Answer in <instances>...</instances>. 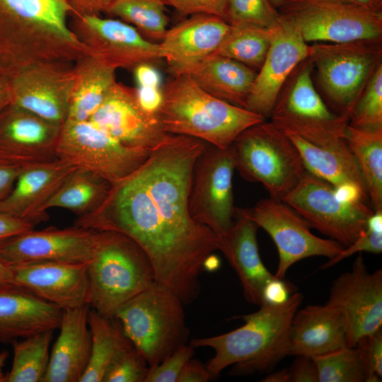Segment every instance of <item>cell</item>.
<instances>
[{"instance_id":"7c38bea8","label":"cell","mask_w":382,"mask_h":382,"mask_svg":"<svg viewBox=\"0 0 382 382\" xmlns=\"http://www.w3.org/2000/svg\"><path fill=\"white\" fill-rule=\"evenodd\" d=\"M235 170L229 148L222 149L207 143L193 168L188 197L190 214L195 221L212 230L221 241L234 222Z\"/></svg>"},{"instance_id":"f907efd6","label":"cell","mask_w":382,"mask_h":382,"mask_svg":"<svg viewBox=\"0 0 382 382\" xmlns=\"http://www.w3.org/2000/svg\"><path fill=\"white\" fill-rule=\"evenodd\" d=\"M212 378L206 366L191 358L183 366L177 382H207Z\"/></svg>"},{"instance_id":"11a10c76","label":"cell","mask_w":382,"mask_h":382,"mask_svg":"<svg viewBox=\"0 0 382 382\" xmlns=\"http://www.w3.org/2000/svg\"><path fill=\"white\" fill-rule=\"evenodd\" d=\"M368 10L381 11L382 0H340Z\"/></svg>"},{"instance_id":"816d5d0a","label":"cell","mask_w":382,"mask_h":382,"mask_svg":"<svg viewBox=\"0 0 382 382\" xmlns=\"http://www.w3.org/2000/svg\"><path fill=\"white\" fill-rule=\"evenodd\" d=\"M133 71L137 86L159 87L160 76L155 66L141 64L137 66Z\"/></svg>"},{"instance_id":"ac0fdd59","label":"cell","mask_w":382,"mask_h":382,"mask_svg":"<svg viewBox=\"0 0 382 382\" xmlns=\"http://www.w3.org/2000/svg\"><path fill=\"white\" fill-rule=\"evenodd\" d=\"M89 120L122 144L151 151L173 136L163 130L156 115L142 108L135 88L118 82Z\"/></svg>"},{"instance_id":"681fc988","label":"cell","mask_w":382,"mask_h":382,"mask_svg":"<svg viewBox=\"0 0 382 382\" xmlns=\"http://www.w3.org/2000/svg\"><path fill=\"white\" fill-rule=\"evenodd\" d=\"M135 90L142 108L149 113L156 115L162 101V91L160 87L137 86Z\"/></svg>"},{"instance_id":"6da1fadb","label":"cell","mask_w":382,"mask_h":382,"mask_svg":"<svg viewBox=\"0 0 382 382\" xmlns=\"http://www.w3.org/2000/svg\"><path fill=\"white\" fill-rule=\"evenodd\" d=\"M206 144L173 135L137 170L112 184L101 205L75 223L132 239L149 257L156 282L184 304L198 296L204 263L221 247L220 238L195 221L188 206L194 166Z\"/></svg>"},{"instance_id":"4dcf8cb0","label":"cell","mask_w":382,"mask_h":382,"mask_svg":"<svg viewBox=\"0 0 382 382\" xmlns=\"http://www.w3.org/2000/svg\"><path fill=\"white\" fill-rule=\"evenodd\" d=\"M91 335V355L80 382H102L114 360L133 345L125 335L120 325L112 322L90 307L88 316Z\"/></svg>"},{"instance_id":"d4e9b609","label":"cell","mask_w":382,"mask_h":382,"mask_svg":"<svg viewBox=\"0 0 382 382\" xmlns=\"http://www.w3.org/2000/svg\"><path fill=\"white\" fill-rule=\"evenodd\" d=\"M89 309L86 304L63 311L59 335L50 352L42 382H80L91 355Z\"/></svg>"},{"instance_id":"4fadbf2b","label":"cell","mask_w":382,"mask_h":382,"mask_svg":"<svg viewBox=\"0 0 382 382\" xmlns=\"http://www.w3.org/2000/svg\"><path fill=\"white\" fill-rule=\"evenodd\" d=\"M270 117L278 129L320 145L345 140L349 125V117L330 111L316 91L311 65L304 66L290 88L278 97Z\"/></svg>"},{"instance_id":"f6af8a7d","label":"cell","mask_w":382,"mask_h":382,"mask_svg":"<svg viewBox=\"0 0 382 382\" xmlns=\"http://www.w3.org/2000/svg\"><path fill=\"white\" fill-rule=\"evenodd\" d=\"M294 286L275 276L268 280L262 291V303L278 306L286 303L295 292ZM261 304V305H262Z\"/></svg>"},{"instance_id":"d6986e66","label":"cell","mask_w":382,"mask_h":382,"mask_svg":"<svg viewBox=\"0 0 382 382\" xmlns=\"http://www.w3.org/2000/svg\"><path fill=\"white\" fill-rule=\"evenodd\" d=\"M62 126L11 103L0 112V163L25 168L58 158Z\"/></svg>"},{"instance_id":"d590c367","label":"cell","mask_w":382,"mask_h":382,"mask_svg":"<svg viewBox=\"0 0 382 382\" xmlns=\"http://www.w3.org/2000/svg\"><path fill=\"white\" fill-rule=\"evenodd\" d=\"M107 14L134 26L146 39L159 43L168 30L162 0H115Z\"/></svg>"},{"instance_id":"cb8c5ba5","label":"cell","mask_w":382,"mask_h":382,"mask_svg":"<svg viewBox=\"0 0 382 382\" xmlns=\"http://www.w3.org/2000/svg\"><path fill=\"white\" fill-rule=\"evenodd\" d=\"M229 29L220 17L192 15L166 30L158 43L160 57L170 71L191 64L214 53Z\"/></svg>"},{"instance_id":"9a60e30c","label":"cell","mask_w":382,"mask_h":382,"mask_svg":"<svg viewBox=\"0 0 382 382\" xmlns=\"http://www.w3.org/2000/svg\"><path fill=\"white\" fill-rule=\"evenodd\" d=\"M325 304L340 314L347 345L355 347L361 338L381 328V269L369 272L359 253L351 270L335 279Z\"/></svg>"},{"instance_id":"ee69618b","label":"cell","mask_w":382,"mask_h":382,"mask_svg":"<svg viewBox=\"0 0 382 382\" xmlns=\"http://www.w3.org/2000/svg\"><path fill=\"white\" fill-rule=\"evenodd\" d=\"M228 0H162L166 6L174 8L184 15L208 14L226 21Z\"/></svg>"},{"instance_id":"4316f807","label":"cell","mask_w":382,"mask_h":382,"mask_svg":"<svg viewBox=\"0 0 382 382\" xmlns=\"http://www.w3.org/2000/svg\"><path fill=\"white\" fill-rule=\"evenodd\" d=\"M347 345L340 314L327 304L299 308L293 317L288 356L315 357Z\"/></svg>"},{"instance_id":"d6a6232c","label":"cell","mask_w":382,"mask_h":382,"mask_svg":"<svg viewBox=\"0 0 382 382\" xmlns=\"http://www.w3.org/2000/svg\"><path fill=\"white\" fill-rule=\"evenodd\" d=\"M345 140L361 171L373 209H382V127L348 125Z\"/></svg>"},{"instance_id":"f5cc1de1","label":"cell","mask_w":382,"mask_h":382,"mask_svg":"<svg viewBox=\"0 0 382 382\" xmlns=\"http://www.w3.org/2000/svg\"><path fill=\"white\" fill-rule=\"evenodd\" d=\"M23 168L0 163V201L11 191Z\"/></svg>"},{"instance_id":"5b68a950","label":"cell","mask_w":382,"mask_h":382,"mask_svg":"<svg viewBox=\"0 0 382 382\" xmlns=\"http://www.w3.org/2000/svg\"><path fill=\"white\" fill-rule=\"evenodd\" d=\"M183 304L172 290L156 282L116 312L114 318L149 367L186 344L189 330Z\"/></svg>"},{"instance_id":"1f68e13d","label":"cell","mask_w":382,"mask_h":382,"mask_svg":"<svg viewBox=\"0 0 382 382\" xmlns=\"http://www.w3.org/2000/svg\"><path fill=\"white\" fill-rule=\"evenodd\" d=\"M111 187L112 184L100 175L78 167L47 202L46 210L62 208L78 218L84 216L101 205Z\"/></svg>"},{"instance_id":"2e32d148","label":"cell","mask_w":382,"mask_h":382,"mask_svg":"<svg viewBox=\"0 0 382 382\" xmlns=\"http://www.w3.org/2000/svg\"><path fill=\"white\" fill-rule=\"evenodd\" d=\"M100 231L74 226L33 229L0 242V260L9 267L41 262L88 264Z\"/></svg>"},{"instance_id":"f35d334b","label":"cell","mask_w":382,"mask_h":382,"mask_svg":"<svg viewBox=\"0 0 382 382\" xmlns=\"http://www.w3.org/2000/svg\"><path fill=\"white\" fill-rule=\"evenodd\" d=\"M226 21L231 25L275 28L279 24V14L269 0H228Z\"/></svg>"},{"instance_id":"e0dca14e","label":"cell","mask_w":382,"mask_h":382,"mask_svg":"<svg viewBox=\"0 0 382 382\" xmlns=\"http://www.w3.org/2000/svg\"><path fill=\"white\" fill-rule=\"evenodd\" d=\"M74 62L50 61L27 66L8 78L11 103L54 124L67 120Z\"/></svg>"},{"instance_id":"7dc6e473","label":"cell","mask_w":382,"mask_h":382,"mask_svg":"<svg viewBox=\"0 0 382 382\" xmlns=\"http://www.w3.org/2000/svg\"><path fill=\"white\" fill-rule=\"evenodd\" d=\"M34 226L29 221L0 212V242L33 229Z\"/></svg>"},{"instance_id":"8d00e7d4","label":"cell","mask_w":382,"mask_h":382,"mask_svg":"<svg viewBox=\"0 0 382 382\" xmlns=\"http://www.w3.org/2000/svg\"><path fill=\"white\" fill-rule=\"evenodd\" d=\"M318 382H363L365 373L356 347H345L313 357Z\"/></svg>"},{"instance_id":"9c48e42d","label":"cell","mask_w":382,"mask_h":382,"mask_svg":"<svg viewBox=\"0 0 382 382\" xmlns=\"http://www.w3.org/2000/svg\"><path fill=\"white\" fill-rule=\"evenodd\" d=\"M379 40L317 42L309 57L320 82L340 114L349 116L368 81L381 63Z\"/></svg>"},{"instance_id":"c3c4849f","label":"cell","mask_w":382,"mask_h":382,"mask_svg":"<svg viewBox=\"0 0 382 382\" xmlns=\"http://www.w3.org/2000/svg\"><path fill=\"white\" fill-rule=\"evenodd\" d=\"M115 0H67L72 14L100 16L106 13Z\"/></svg>"},{"instance_id":"91938a15","label":"cell","mask_w":382,"mask_h":382,"mask_svg":"<svg viewBox=\"0 0 382 382\" xmlns=\"http://www.w3.org/2000/svg\"><path fill=\"white\" fill-rule=\"evenodd\" d=\"M277 9L280 8L286 0H269Z\"/></svg>"},{"instance_id":"b9f144b4","label":"cell","mask_w":382,"mask_h":382,"mask_svg":"<svg viewBox=\"0 0 382 382\" xmlns=\"http://www.w3.org/2000/svg\"><path fill=\"white\" fill-rule=\"evenodd\" d=\"M366 382H379L382 377V329L364 336L357 343Z\"/></svg>"},{"instance_id":"44dd1931","label":"cell","mask_w":382,"mask_h":382,"mask_svg":"<svg viewBox=\"0 0 382 382\" xmlns=\"http://www.w3.org/2000/svg\"><path fill=\"white\" fill-rule=\"evenodd\" d=\"M76 168L59 158L23 168L11 191L0 201V212L34 225L47 220V202Z\"/></svg>"},{"instance_id":"680465c9","label":"cell","mask_w":382,"mask_h":382,"mask_svg":"<svg viewBox=\"0 0 382 382\" xmlns=\"http://www.w3.org/2000/svg\"><path fill=\"white\" fill-rule=\"evenodd\" d=\"M8 355V354L6 351L0 352V382L5 381V376H4L2 374V368L5 364Z\"/></svg>"},{"instance_id":"6f0895ef","label":"cell","mask_w":382,"mask_h":382,"mask_svg":"<svg viewBox=\"0 0 382 382\" xmlns=\"http://www.w3.org/2000/svg\"><path fill=\"white\" fill-rule=\"evenodd\" d=\"M264 382H290L289 369H283L267 375L263 378Z\"/></svg>"},{"instance_id":"3957f363","label":"cell","mask_w":382,"mask_h":382,"mask_svg":"<svg viewBox=\"0 0 382 382\" xmlns=\"http://www.w3.org/2000/svg\"><path fill=\"white\" fill-rule=\"evenodd\" d=\"M161 91L156 115L170 134L226 149L243 131L265 121L260 115L209 94L182 74H173Z\"/></svg>"},{"instance_id":"60d3db41","label":"cell","mask_w":382,"mask_h":382,"mask_svg":"<svg viewBox=\"0 0 382 382\" xmlns=\"http://www.w3.org/2000/svg\"><path fill=\"white\" fill-rule=\"evenodd\" d=\"M149 370L147 361L132 345L110 364L102 382H144Z\"/></svg>"},{"instance_id":"484cf974","label":"cell","mask_w":382,"mask_h":382,"mask_svg":"<svg viewBox=\"0 0 382 382\" xmlns=\"http://www.w3.org/2000/svg\"><path fill=\"white\" fill-rule=\"evenodd\" d=\"M63 311L23 288L0 287V340L54 330L60 325Z\"/></svg>"},{"instance_id":"ab89813d","label":"cell","mask_w":382,"mask_h":382,"mask_svg":"<svg viewBox=\"0 0 382 382\" xmlns=\"http://www.w3.org/2000/svg\"><path fill=\"white\" fill-rule=\"evenodd\" d=\"M361 252L380 254L382 252V209L374 210L369 218L365 231L349 246L345 247L320 268L333 267L344 259Z\"/></svg>"},{"instance_id":"52a82bcc","label":"cell","mask_w":382,"mask_h":382,"mask_svg":"<svg viewBox=\"0 0 382 382\" xmlns=\"http://www.w3.org/2000/svg\"><path fill=\"white\" fill-rule=\"evenodd\" d=\"M279 17L308 42L342 43L379 40L382 12L340 0H286Z\"/></svg>"},{"instance_id":"bcb514c9","label":"cell","mask_w":382,"mask_h":382,"mask_svg":"<svg viewBox=\"0 0 382 382\" xmlns=\"http://www.w3.org/2000/svg\"><path fill=\"white\" fill-rule=\"evenodd\" d=\"M289 371L290 382H318L317 367L312 357L296 356Z\"/></svg>"},{"instance_id":"f1b7e54d","label":"cell","mask_w":382,"mask_h":382,"mask_svg":"<svg viewBox=\"0 0 382 382\" xmlns=\"http://www.w3.org/2000/svg\"><path fill=\"white\" fill-rule=\"evenodd\" d=\"M237 216L221 239L220 251L236 271L246 300L260 306L263 287L274 274L270 272L260 257L257 241L258 226L244 216Z\"/></svg>"},{"instance_id":"5bb4252c","label":"cell","mask_w":382,"mask_h":382,"mask_svg":"<svg viewBox=\"0 0 382 382\" xmlns=\"http://www.w3.org/2000/svg\"><path fill=\"white\" fill-rule=\"evenodd\" d=\"M69 27L88 53L117 69L134 70L141 64L156 66L162 59L158 43L132 25L100 16L72 14Z\"/></svg>"},{"instance_id":"db71d44e","label":"cell","mask_w":382,"mask_h":382,"mask_svg":"<svg viewBox=\"0 0 382 382\" xmlns=\"http://www.w3.org/2000/svg\"><path fill=\"white\" fill-rule=\"evenodd\" d=\"M11 103L8 78L0 72V112Z\"/></svg>"},{"instance_id":"30bf717a","label":"cell","mask_w":382,"mask_h":382,"mask_svg":"<svg viewBox=\"0 0 382 382\" xmlns=\"http://www.w3.org/2000/svg\"><path fill=\"white\" fill-rule=\"evenodd\" d=\"M57 156L91 170L111 184L124 179L152 151L125 146L90 120H66L62 126Z\"/></svg>"},{"instance_id":"9f6ffc18","label":"cell","mask_w":382,"mask_h":382,"mask_svg":"<svg viewBox=\"0 0 382 382\" xmlns=\"http://www.w3.org/2000/svg\"><path fill=\"white\" fill-rule=\"evenodd\" d=\"M14 286L13 272L11 267L0 260V287Z\"/></svg>"},{"instance_id":"ffe728a7","label":"cell","mask_w":382,"mask_h":382,"mask_svg":"<svg viewBox=\"0 0 382 382\" xmlns=\"http://www.w3.org/2000/svg\"><path fill=\"white\" fill-rule=\"evenodd\" d=\"M312 52L298 30L279 17L265 59L254 81L245 108L270 117L282 86L297 65L308 59Z\"/></svg>"},{"instance_id":"e575fe53","label":"cell","mask_w":382,"mask_h":382,"mask_svg":"<svg viewBox=\"0 0 382 382\" xmlns=\"http://www.w3.org/2000/svg\"><path fill=\"white\" fill-rule=\"evenodd\" d=\"M54 330H45L13 342V358L8 382H42L50 361Z\"/></svg>"},{"instance_id":"7a4b0ae2","label":"cell","mask_w":382,"mask_h":382,"mask_svg":"<svg viewBox=\"0 0 382 382\" xmlns=\"http://www.w3.org/2000/svg\"><path fill=\"white\" fill-rule=\"evenodd\" d=\"M302 300L301 293L294 292L282 305L263 303L256 312L240 317L245 322L242 326L216 336L193 338L189 344L214 350L206 366L212 377L230 365H234V375L269 370L288 356L291 323Z\"/></svg>"},{"instance_id":"83f0119b","label":"cell","mask_w":382,"mask_h":382,"mask_svg":"<svg viewBox=\"0 0 382 382\" xmlns=\"http://www.w3.org/2000/svg\"><path fill=\"white\" fill-rule=\"evenodd\" d=\"M170 72L184 74L209 94L244 108L257 76L253 69L215 53Z\"/></svg>"},{"instance_id":"836d02e7","label":"cell","mask_w":382,"mask_h":382,"mask_svg":"<svg viewBox=\"0 0 382 382\" xmlns=\"http://www.w3.org/2000/svg\"><path fill=\"white\" fill-rule=\"evenodd\" d=\"M277 27L266 28L248 25H230L228 32L214 53L252 69H260Z\"/></svg>"},{"instance_id":"f546056e","label":"cell","mask_w":382,"mask_h":382,"mask_svg":"<svg viewBox=\"0 0 382 382\" xmlns=\"http://www.w3.org/2000/svg\"><path fill=\"white\" fill-rule=\"evenodd\" d=\"M73 66L74 80L66 120L87 121L117 82L116 69L88 52Z\"/></svg>"},{"instance_id":"7bdbcfd3","label":"cell","mask_w":382,"mask_h":382,"mask_svg":"<svg viewBox=\"0 0 382 382\" xmlns=\"http://www.w3.org/2000/svg\"><path fill=\"white\" fill-rule=\"evenodd\" d=\"M194 347L184 344L158 364L149 367L144 382H177L185 363L194 355Z\"/></svg>"},{"instance_id":"8fae6325","label":"cell","mask_w":382,"mask_h":382,"mask_svg":"<svg viewBox=\"0 0 382 382\" xmlns=\"http://www.w3.org/2000/svg\"><path fill=\"white\" fill-rule=\"evenodd\" d=\"M263 228L272 238L278 250L279 262L274 276L284 279L288 270L296 262L313 256L331 259L344 248L330 238L316 236L307 221L282 200L266 198L252 208H236Z\"/></svg>"},{"instance_id":"7402d4cb","label":"cell","mask_w":382,"mask_h":382,"mask_svg":"<svg viewBox=\"0 0 382 382\" xmlns=\"http://www.w3.org/2000/svg\"><path fill=\"white\" fill-rule=\"evenodd\" d=\"M87 265L41 262L11 268L14 286L65 310L88 304Z\"/></svg>"},{"instance_id":"277c9868","label":"cell","mask_w":382,"mask_h":382,"mask_svg":"<svg viewBox=\"0 0 382 382\" xmlns=\"http://www.w3.org/2000/svg\"><path fill=\"white\" fill-rule=\"evenodd\" d=\"M87 273L88 304L112 319L125 303L156 282L152 264L142 248L114 231H100Z\"/></svg>"},{"instance_id":"74e56055","label":"cell","mask_w":382,"mask_h":382,"mask_svg":"<svg viewBox=\"0 0 382 382\" xmlns=\"http://www.w3.org/2000/svg\"><path fill=\"white\" fill-rule=\"evenodd\" d=\"M349 125L357 128L382 127V64L380 63L368 81L354 106Z\"/></svg>"},{"instance_id":"8992f818","label":"cell","mask_w":382,"mask_h":382,"mask_svg":"<svg viewBox=\"0 0 382 382\" xmlns=\"http://www.w3.org/2000/svg\"><path fill=\"white\" fill-rule=\"evenodd\" d=\"M229 149L241 177L261 183L275 199L282 200L307 172L295 145L272 122L248 128Z\"/></svg>"},{"instance_id":"ba28073f","label":"cell","mask_w":382,"mask_h":382,"mask_svg":"<svg viewBox=\"0 0 382 382\" xmlns=\"http://www.w3.org/2000/svg\"><path fill=\"white\" fill-rule=\"evenodd\" d=\"M282 201L311 227L344 248L365 231L367 221L374 212L366 202L340 196L333 185L308 171Z\"/></svg>"},{"instance_id":"603a6c76","label":"cell","mask_w":382,"mask_h":382,"mask_svg":"<svg viewBox=\"0 0 382 382\" xmlns=\"http://www.w3.org/2000/svg\"><path fill=\"white\" fill-rule=\"evenodd\" d=\"M281 131L296 147L308 173L333 185L344 197L367 202L366 185L345 140L320 145L311 143L291 131Z\"/></svg>"}]
</instances>
